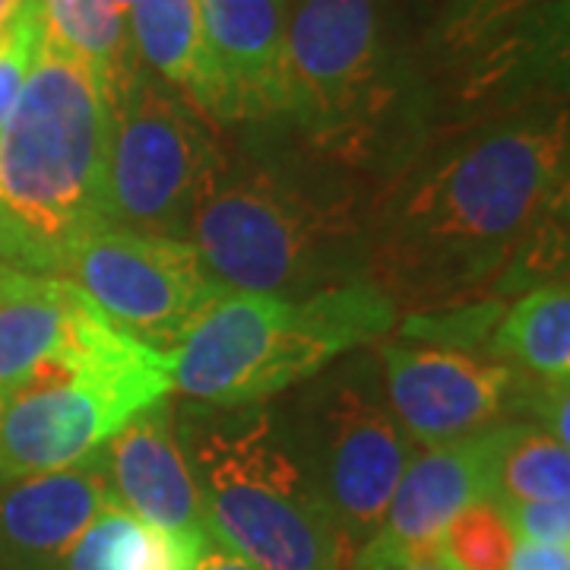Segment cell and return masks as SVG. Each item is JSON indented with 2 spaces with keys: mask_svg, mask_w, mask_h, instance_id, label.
<instances>
[{
  "mask_svg": "<svg viewBox=\"0 0 570 570\" xmlns=\"http://www.w3.org/2000/svg\"><path fill=\"white\" fill-rule=\"evenodd\" d=\"M41 48L39 0H26L17 20L0 36V130L20 102L22 86L32 73V63Z\"/></svg>",
  "mask_w": 570,
  "mask_h": 570,
  "instance_id": "cell-24",
  "label": "cell"
},
{
  "mask_svg": "<svg viewBox=\"0 0 570 570\" xmlns=\"http://www.w3.org/2000/svg\"><path fill=\"white\" fill-rule=\"evenodd\" d=\"M137 3H140V0H111V7H115L118 13H124V17H127V13H130V7H137Z\"/></svg>",
  "mask_w": 570,
  "mask_h": 570,
  "instance_id": "cell-30",
  "label": "cell"
},
{
  "mask_svg": "<svg viewBox=\"0 0 570 570\" xmlns=\"http://www.w3.org/2000/svg\"><path fill=\"white\" fill-rule=\"evenodd\" d=\"M298 419L288 428L314 485L343 532L348 551L362 549L387 517L393 491L406 472L412 438L374 377L346 365L298 400Z\"/></svg>",
  "mask_w": 570,
  "mask_h": 570,
  "instance_id": "cell-8",
  "label": "cell"
},
{
  "mask_svg": "<svg viewBox=\"0 0 570 570\" xmlns=\"http://www.w3.org/2000/svg\"><path fill=\"white\" fill-rule=\"evenodd\" d=\"M517 549L508 513L491 498L472 501L448 523L441 551L456 570H508Z\"/></svg>",
  "mask_w": 570,
  "mask_h": 570,
  "instance_id": "cell-23",
  "label": "cell"
},
{
  "mask_svg": "<svg viewBox=\"0 0 570 570\" xmlns=\"http://www.w3.org/2000/svg\"><path fill=\"white\" fill-rule=\"evenodd\" d=\"M431 51L482 102L517 80L564 67L568 0H450L431 29Z\"/></svg>",
  "mask_w": 570,
  "mask_h": 570,
  "instance_id": "cell-11",
  "label": "cell"
},
{
  "mask_svg": "<svg viewBox=\"0 0 570 570\" xmlns=\"http://www.w3.org/2000/svg\"><path fill=\"white\" fill-rule=\"evenodd\" d=\"M105 463L111 498L137 520L159 530L206 535L200 491L175 434L168 400L127 422L105 444Z\"/></svg>",
  "mask_w": 570,
  "mask_h": 570,
  "instance_id": "cell-16",
  "label": "cell"
},
{
  "mask_svg": "<svg viewBox=\"0 0 570 570\" xmlns=\"http://www.w3.org/2000/svg\"><path fill=\"white\" fill-rule=\"evenodd\" d=\"M498 428L431 444L409 460L381 530L367 542L381 549L422 551L441 546L448 523L472 501L489 498Z\"/></svg>",
  "mask_w": 570,
  "mask_h": 570,
  "instance_id": "cell-17",
  "label": "cell"
},
{
  "mask_svg": "<svg viewBox=\"0 0 570 570\" xmlns=\"http://www.w3.org/2000/svg\"><path fill=\"white\" fill-rule=\"evenodd\" d=\"M568 163L564 102L510 108L412 153L365 209V279L431 317L564 264Z\"/></svg>",
  "mask_w": 570,
  "mask_h": 570,
  "instance_id": "cell-1",
  "label": "cell"
},
{
  "mask_svg": "<svg viewBox=\"0 0 570 570\" xmlns=\"http://www.w3.org/2000/svg\"><path fill=\"white\" fill-rule=\"evenodd\" d=\"M365 209L298 175L228 163L219 149L187 225V242L225 288L311 295L365 279Z\"/></svg>",
  "mask_w": 570,
  "mask_h": 570,
  "instance_id": "cell-4",
  "label": "cell"
},
{
  "mask_svg": "<svg viewBox=\"0 0 570 570\" xmlns=\"http://www.w3.org/2000/svg\"><path fill=\"white\" fill-rule=\"evenodd\" d=\"M517 542L570 546V501H523L504 508Z\"/></svg>",
  "mask_w": 570,
  "mask_h": 570,
  "instance_id": "cell-25",
  "label": "cell"
},
{
  "mask_svg": "<svg viewBox=\"0 0 570 570\" xmlns=\"http://www.w3.org/2000/svg\"><path fill=\"white\" fill-rule=\"evenodd\" d=\"M130 48L156 80L171 86L200 115L213 108V63L197 0H140L127 13Z\"/></svg>",
  "mask_w": 570,
  "mask_h": 570,
  "instance_id": "cell-18",
  "label": "cell"
},
{
  "mask_svg": "<svg viewBox=\"0 0 570 570\" xmlns=\"http://www.w3.org/2000/svg\"><path fill=\"white\" fill-rule=\"evenodd\" d=\"M352 570H456L444 558L441 546L422 551H396V549H381L374 542H365L358 549L355 558V568Z\"/></svg>",
  "mask_w": 570,
  "mask_h": 570,
  "instance_id": "cell-26",
  "label": "cell"
},
{
  "mask_svg": "<svg viewBox=\"0 0 570 570\" xmlns=\"http://www.w3.org/2000/svg\"><path fill=\"white\" fill-rule=\"evenodd\" d=\"M171 393L165 355L146 343L45 367L0 403V482L77 466Z\"/></svg>",
  "mask_w": 570,
  "mask_h": 570,
  "instance_id": "cell-7",
  "label": "cell"
},
{
  "mask_svg": "<svg viewBox=\"0 0 570 570\" xmlns=\"http://www.w3.org/2000/svg\"><path fill=\"white\" fill-rule=\"evenodd\" d=\"M194 570H257V568H254L250 561H245L242 554H235L232 549H225V546H219V542H213V539H209Z\"/></svg>",
  "mask_w": 570,
  "mask_h": 570,
  "instance_id": "cell-28",
  "label": "cell"
},
{
  "mask_svg": "<svg viewBox=\"0 0 570 570\" xmlns=\"http://www.w3.org/2000/svg\"><path fill=\"white\" fill-rule=\"evenodd\" d=\"M22 7H26V0H0V36L7 32V26L17 20V13H20Z\"/></svg>",
  "mask_w": 570,
  "mask_h": 570,
  "instance_id": "cell-29",
  "label": "cell"
},
{
  "mask_svg": "<svg viewBox=\"0 0 570 570\" xmlns=\"http://www.w3.org/2000/svg\"><path fill=\"white\" fill-rule=\"evenodd\" d=\"M396 305L371 279L311 295L225 288L165 352L171 387L204 406H261L377 343Z\"/></svg>",
  "mask_w": 570,
  "mask_h": 570,
  "instance_id": "cell-3",
  "label": "cell"
},
{
  "mask_svg": "<svg viewBox=\"0 0 570 570\" xmlns=\"http://www.w3.org/2000/svg\"><path fill=\"white\" fill-rule=\"evenodd\" d=\"M381 358L390 409L425 448L485 431L527 393L513 365L453 348L387 343Z\"/></svg>",
  "mask_w": 570,
  "mask_h": 570,
  "instance_id": "cell-12",
  "label": "cell"
},
{
  "mask_svg": "<svg viewBox=\"0 0 570 570\" xmlns=\"http://www.w3.org/2000/svg\"><path fill=\"white\" fill-rule=\"evenodd\" d=\"M213 63V121L285 118V0H197Z\"/></svg>",
  "mask_w": 570,
  "mask_h": 570,
  "instance_id": "cell-14",
  "label": "cell"
},
{
  "mask_svg": "<svg viewBox=\"0 0 570 570\" xmlns=\"http://www.w3.org/2000/svg\"><path fill=\"white\" fill-rule=\"evenodd\" d=\"M140 343L80 285L0 264V400L45 367L77 365Z\"/></svg>",
  "mask_w": 570,
  "mask_h": 570,
  "instance_id": "cell-13",
  "label": "cell"
},
{
  "mask_svg": "<svg viewBox=\"0 0 570 570\" xmlns=\"http://www.w3.org/2000/svg\"><path fill=\"white\" fill-rule=\"evenodd\" d=\"M491 352L520 374L542 384L570 381V292L568 279L532 285L504 311Z\"/></svg>",
  "mask_w": 570,
  "mask_h": 570,
  "instance_id": "cell-20",
  "label": "cell"
},
{
  "mask_svg": "<svg viewBox=\"0 0 570 570\" xmlns=\"http://www.w3.org/2000/svg\"><path fill=\"white\" fill-rule=\"evenodd\" d=\"M108 501L105 448L77 466L0 482V570H63L67 551Z\"/></svg>",
  "mask_w": 570,
  "mask_h": 570,
  "instance_id": "cell-15",
  "label": "cell"
},
{
  "mask_svg": "<svg viewBox=\"0 0 570 570\" xmlns=\"http://www.w3.org/2000/svg\"><path fill=\"white\" fill-rule=\"evenodd\" d=\"M508 570H570V546L517 542Z\"/></svg>",
  "mask_w": 570,
  "mask_h": 570,
  "instance_id": "cell-27",
  "label": "cell"
},
{
  "mask_svg": "<svg viewBox=\"0 0 570 570\" xmlns=\"http://www.w3.org/2000/svg\"><path fill=\"white\" fill-rule=\"evenodd\" d=\"M41 41L80 61L111 96V105L137 70L124 13L111 0H39Z\"/></svg>",
  "mask_w": 570,
  "mask_h": 570,
  "instance_id": "cell-21",
  "label": "cell"
},
{
  "mask_svg": "<svg viewBox=\"0 0 570 570\" xmlns=\"http://www.w3.org/2000/svg\"><path fill=\"white\" fill-rule=\"evenodd\" d=\"M489 498L501 508L523 501H570V453L539 425H498Z\"/></svg>",
  "mask_w": 570,
  "mask_h": 570,
  "instance_id": "cell-22",
  "label": "cell"
},
{
  "mask_svg": "<svg viewBox=\"0 0 570 570\" xmlns=\"http://www.w3.org/2000/svg\"><path fill=\"white\" fill-rule=\"evenodd\" d=\"M285 118L317 153L367 159L396 102L377 0H302L285 32Z\"/></svg>",
  "mask_w": 570,
  "mask_h": 570,
  "instance_id": "cell-6",
  "label": "cell"
},
{
  "mask_svg": "<svg viewBox=\"0 0 570 570\" xmlns=\"http://www.w3.org/2000/svg\"><path fill=\"white\" fill-rule=\"evenodd\" d=\"M178 441L213 542L257 570H343L346 539L273 409L206 406Z\"/></svg>",
  "mask_w": 570,
  "mask_h": 570,
  "instance_id": "cell-5",
  "label": "cell"
},
{
  "mask_svg": "<svg viewBox=\"0 0 570 570\" xmlns=\"http://www.w3.org/2000/svg\"><path fill=\"white\" fill-rule=\"evenodd\" d=\"M219 146L204 115L142 67L115 99L108 156L111 219L121 228L184 238Z\"/></svg>",
  "mask_w": 570,
  "mask_h": 570,
  "instance_id": "cell-9",
  "label": "cell"
},
{
  "mask_svg": "<svg viewBox=\"0 0 570 570\" xmlns=\"http://www.w3.org/2000/svg\"><path fill=\"white\" fill-rule=\"evenodd\" d=\"M115 105L80 61L41 41L0 130V264L63 276L73 250L111 219Z\"/></svg>",
  "mask_w": 570,
  "mask_h": 570,
  "instance_id": "cell-2",
  "label": "cell"
},
{
  "mask_svg": "<svg viewBox=\"0 0 570 570\" xmlns=\"http://www.w3.org/2000/svg\"><path fill=\"white\" fill-rule=\"evenodd\" d=\"M0 403H3V400H0Z\"/></svg>",
  "mask_w": 570,
  "mask_h": 570,
  "instance_id": "cell-31",
  "label": "cell"
},
{
  "mask_svg": "<svg viewBox=\"0 0 570 570\" xmlns=\"http://www.w3.org/2000/svg\"><path fill=\"white\" fill-rule=\"evenodd\" d=\"M206 542V535L149 527L111 498L67 551L63 570H194Z\"/></svg>",
  "mask_w": 570,
  "mask_h": 570,
  "instance_id": "cell-19",
  "label": "cell"
},
{
  "mask_svg": "<svg viewBox=\"0 0 570 570\" xmlns=\"http://www.w3.org/2000/svg\"><path fill=\"white\" fill-rule=\"evenodd\" d=\"M63 279L80 285L111 324L163 355L225 292L190 242L121 225L89 235L73 250Z\"/></svg>",
  "mask_w": 570,
  "mask_h": 570,
  "instance_id": "cell-10",
  "label": "cell"
}]
</instances>
